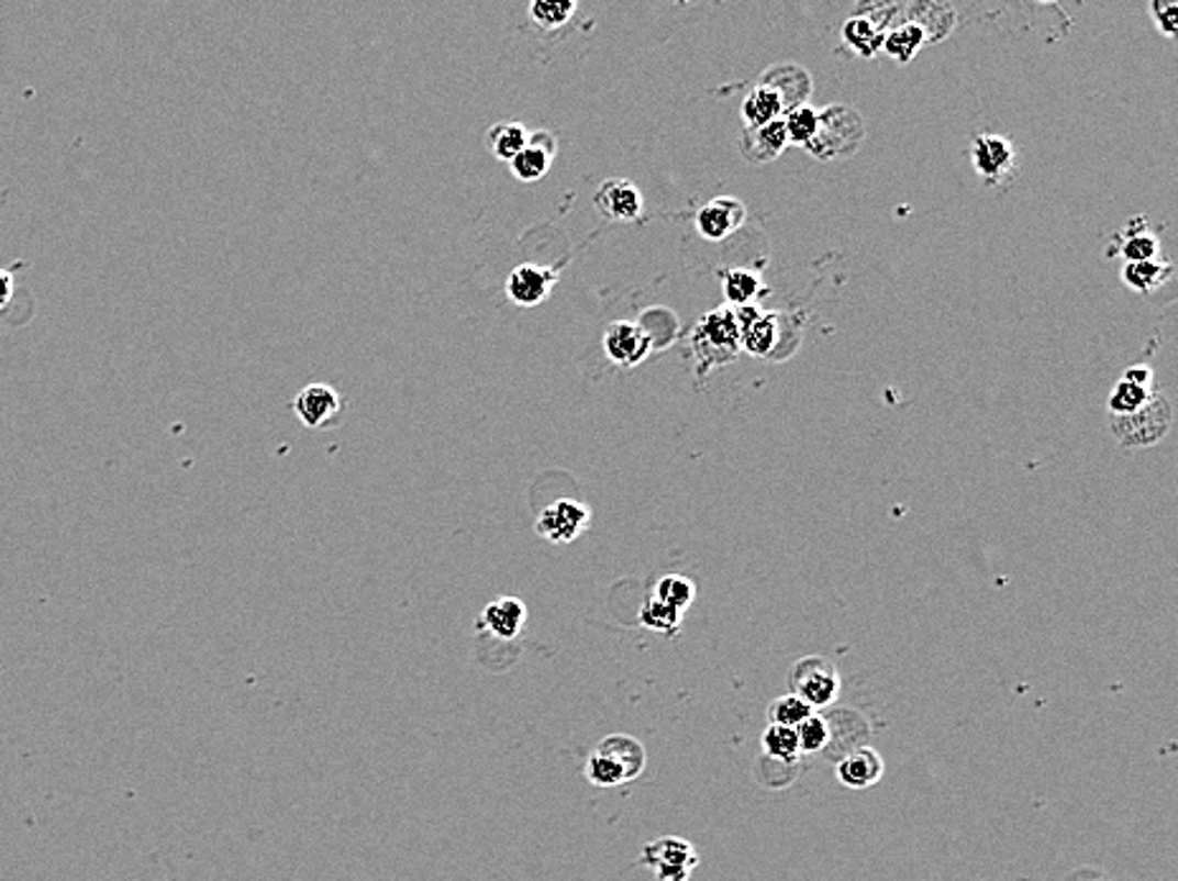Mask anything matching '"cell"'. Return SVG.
<instances>
[{"instance_id": "15", "label": "cell", "mask_w": 1178, "mask_h": 881, "mask_svg": "<svg viewBox=\"0 0 1178 881\" xmlns=\"http://www.w3.org/2000/svg\"><path fill=\"white\" fill-rule=\"evenodd\" d=\"M529 610L519 598H498L482 607L480 625H486L498 640H513L526 625Z\"/></svg>"}, {"instance_id": "16", "label": "cell", "mask_w": 1178, "mask_h": 881, "mask_svg": "<svg viewBox=\"0 0 1178 881\" xmlns=\"http://www.w3.org/2000/svg\"><path fill=\"white\" fill-rule=\"evenodd\" d=\"M788 145L790 143L782 120L767 122V125L755 130H744L742 135V155L749 163H770L788 148Z\"/></svg>"}, {"instance_id": "31", "label": "cell", "mask_w": 1178, "mask_h": 881, "mask_svg": "<svg viewBox=\"0 0 1178 881\" xmlns=\"http://www.w3.org/2000/svg\"><path fill=\"white\" fill-rule=\"evenodd\" d=\"M577 11V3H559V0H534L529 5V15L536 26L546 31L562 29Z\"/></svg>"}, {"instance_id": "30", "label": "cell", "mask_w": 1178, "mask_h": 881, "mask_svg": "<svg viewBox=\"0 0 1178 881\" xmlns=\"http://www.w3.org/2000/svg\"><path fill=\"white\" fill-rule=\"evenodd\" d=\"M681 620H684V613L663 605V602H658L656 598L645 600L641 607V625L648 627V631L653 633H663V635L676 633L678 625H681Z\"/></svg>"}, {"instance_id": "5", "label": "cell", "mask_w": 1178, "mask_h": 881, "mask_svg": "<svg viewBox=\"0 0 1178 881\" xmlns=\"http://www.w3.org/2000/svg\"><path fill=\"white\" fill-rule=\"evenodd\" d=\"M589 521H592L589 505L575 499H559L542 509L534 528L549 544H571L587 532Z\"/></svg>"}, {"instance_id": "29", "label": "cell", "mask_w": 1178, "mask_h": 881, "mask_svg": "<svg viewBox=\"0 0 1178 881\" xmlns=\"http://www.w3.org/2000/svg\"><path fill=\"white\" fill-rule=\"evenodd\" d=\"M782 122H785V133H788V143L800 145V148H805V145L813 141L818 133V112L813 108H808V104L785 112Z\"/></svg>"}, {"instance_id": "13", "label": "cell", "mask_w": 1178, "mask_h": 881, "mask_svg": "<svg viewBox=\"0 0 1178 881\" xmlns=\"http://www.w3.org/2000/svg\"><path fill=\"white\" fill-rule=\"evenodd\" d=\"M747 219V209L742 201L736 199H714L699 211L697 216V230L703 239L722 242L726 236L734 234Z\"/></svg>"}, {"instance_id": "7", "label": "cell", "mask_w": 1178, "mask_h": 881, "mask_svg": "<svg viewBox=\"0 0 1178 881\" xmlns=\"http://www.w3.org/2000/svg\"><path fill=\"white\" fill-rule=\"evenodd\" d=\"M559 272L538 263H523L505 280V298L519 308H536L554 292Z\"/></svg>"}, {"instance_id": "19", "label": "cell", "mask_w": 1178, "mask_h": 881, "mask_svg": "<svg viewBox=\"0 0 1178 881\" xmlns=\"http://www.w3.org/2000/svg\"><path fill=\"white\" fill-rule=\"evenodd\" d=\"M529 137H531L529 127H523L521 122L503 120V122H496V125L488 130L486 143H488V150L493 153L498 160L511 163L515 155L526 148Z\"/></svg>"}, {"instance_id": "10", "label": "cell", "mask_w": 1178, "mask_h": 881, "mask_svg": "<svg viewBox=\"0 0 1178 881\" xmlns=\"http://www.w3.org/2000/svg\"><path fill=\"white\" fill-rule=\"evenodd\" d=\"M594 209L610 222H633L643 214V193L635 183L610 178L594 193Z\"/></svg>"}, {"instance_id": "24", "label": "cell", "mask_w": 1178, "mask_h": 881, "mask_svg": "<svg viewBox=\"0 0 1178 881\" xmlns=\"http://www.w3.org/2000/svg\"><path fill=\"white\" fill-rule=\"evenodd\" d=\"M653 598L663 602V605L678 610V613H686V607L697 598V584L684 575H666L658 579Z\"/></svg>"}, {"instance_id": "26", "label": "cell", "mask_w": 1178, "mask_h": 881, "mask_svg": "<svg viewBox=\"0 0 1178 881\" xmlns=\"http://www.w3.org/2000/svg\"><path fill=\"white\" fill-rule=\"evenodd\" d=\"M722 288L730 308H744L755 305L759 290H763V282H759L757 275L747 272V269H732V272L724 275Z\"/></svg>"}, {"instance_id": "28", "label": "cell", "mask_w": 1178, "mask_h": 881, "mask_svg": "<svg viewBox=\"0 0 1178 881\" xmlns=\"http://www.w3.org/2000/svg\"><path fill=\"white\" fill-rule=\"evenodd\" d=\"M1153 394L1151 389L1145 387H1138V383H1131V381H1118L1115 389H1112V394L1108 399V406H1110V417H1125V414H1133L1138 412L1141 406L1148 402V397Z\"/></svg>"}, {"instance_id": "12", "label": "cell", "mask_w": 1178, "mask_h": 881, "mask_svg": "<svg viewBox=\"0 0 1178 881\" xmlns=\"http://www.w3.org/2000/svg\"><path fill=\"white\" fill-rule=\"evenodd\" d=\"M554 155H556L554 135L546 133V130H536V133H531L526 148H523L509 163V168L521 183H536L552 170Z\"/></svg>"}, {"instance_id": "8", "label": "cell", "mask_w": 1178, "mask_h": 881, "mask_svg": "<svg viewBox=\"0 0 1178 881\" xmlns=\"http://www.w3.org/2000/svg\"><path fill=\"white\" fill-rule=\"evenodd\" d=\"M602 346L612 364L637 366L641 361H645V356L651 354L653 341H651V333L645 331L641 323L618 321L604 331Z\"/></svg>"}, {"instance_id": "32", "label": "cell", "mask_w": 1178, "mask_h": 881, "mask_svg": "<svg viewBox=\"0 0 1178 881\" xmlns=\"http://www.w3.org/2000/svg\"><path fill=\"white\" fill-rule=\"evenodd\" d=\"M800 755H815L831 741V727L821 714H810L803 724L796 727Z\"/></svg>"}, {"instance_id": "37", "label": "cell", "mask_w": 1178, "mask_h": 881, "mask_svg": "<svg viewBox=\"0 0 1178 881\" xmlns=\"http://www.w3.org/2000/svg\"><path fill=\"white\" fill-rule=\"evenodd\" d=\"M1123 379H1125V381H1131V383H1138V387L1151 389L1153 371H1151V366H1143V364H1141V366H1133V369H1127Z\"/></svg>"}, {"instance_id": "3", "label": "cell", "mask_w": 1178, "mask_h": 881, "mask_svg": "<svg viewBox=\"0 0 1178 881\" xmlns=\"http://www.w3.org/2000/svg\"><path fill=\"white\" fill-rule=\"evenodd\" d=\"M641 863L651 869L658 881H689L699 867V854L693 844L681 836H660L643 846Z\"/></svg>"}, {"instance_id": "14", "label": "cell", "mask_w": 1178, "mask_h": 881, "mask_svg": "<svg viewBox=\"0 0 1178 881\" xmlns=\"http://www.w3.org/2000/svg\"><path fill=\"white\" fill-rule=\"evenodd\" d=\"M884 774V760L877 749L858 747L851 749L836 765V778L848 790H869L877 785Z\"/></svg>"}, {"instance_id": "18", "label": "cell", "mask_w": 1178, "mask_h": 881, "mask_svg": "<svg viewBox=\"0 0 1178 881\" xmlns=\"http://www.w3.org/2000/svg\"><path fill=\"white\" fill-rule=\"evenodd\" d=\"M782 115H785L782 97L777 94L773 87L759 85V87L752 89L747 97H744L742 118H744V125H747V130H755V127L767 125V122L782 120Z\"/></svg>"}, {"instance_id": "36", "label": "cell", "mask_w": 1178, "mask_h": 881, "mask_svg": "<svg viewBox=\"0 0 1178 881\" xmlns=\"http://www.w3.org/2000/svg\"><path fill=\"white\" fill-rule=\"evenodd\" d=\"M13 295H15V277L13 272H8V269L0 267V313L11 305Z\"/></svg>"}, {"instance_id": "35", "label": "cell", "mask_w": 1178, "mask_h": 881, "mask_svg": "<svg viewBox=\"0 0 1178 881\" xmlns=\"http://www.w3.org/2000/svg\"><path fill=\"white\" fill-rule=\"evenodd\" d=\"M1151 13L1153 19H1156V26L1164 36H1176L1178 34V3H1174V0H1156V3H1151Z\"/></svg>"}, {"instance_id": "6", "label": "cell", "mask_w": 1178, "mask_h": 881, "mask_svg": "<svg viewBox=\"0 0 1178 881\" xmlns=\"http://www.w3.org/2000/svg\"><path fill=\"white\" fill-rule=\"evenodd\" d=\"M343 397L329 383H308L292 399V412L308 430H331L341 420Z\"/></svg>"}, {"instance_id": "21", "label": "cell", "mask_w": 1178, "mask_h": 881, "mask_svg": "<svg viewBox=\"0 0 1178 881\" xmlns=\"http://www.w3.org/2000/svg\"><path fill=\"white\" fill-rule=\"evenodd\" d=\"M922 46H924V34L910 21L899 23L897 29H891L889 34H884V44H881L884 52H887L891 59L899 64H910L914 56L920 54Z\"/></svg>"}, {"instance_id": "27", "label": "cell", "mask_w": 1178, "mask_h": 881, "mask_svg": "<svg viewBox=\"0 0 1178 881\" xmlns=\"http://www.w3.org/2000/svg\"><path fill=\"white\" fill-rule=\"evenodd\" d=\"M810 714H813V709H810L803 699L796 696V693H785V696L775 699L770 709H767V720H770V724L788 729H796Z\"/></svg>"}, {"instance_id": "34", "label": "cell", "mask_w": 1178, "mask_h": 881, "mask_svg": "<svg viewBox=\"0 0 1178 881\" xmlns=\"http://www.w3.org/2000/svg\"><path fill=\"white\" fill-rule=\"evenodd\" d=\"M1158 252H1160L1158 239L1153 234H1145V232L1127 236L1125 244H1123L1125 263H1153V259L1158 257Z\"/></svg>"}, {"instance_id": "25", "label": "cell", "mask_w": 1178, "mask_h": 881, "mask_svg": "<svg viewBox=\"0 0 1178 881\" xmlns=\"http://www.w3.org/2000/svg\"><path fill=\"white\" fill-rule=\"evenodd\" d=\"M763 752L770 757V760H777L782 765H796L800 757L796 729L767 724V729L763 732Z\"/></svg>"}, {"instance_id": "22", "label": "cell", "mask_w": 1178, "mask_h": 881, "mask_svg": "<svg viewBox=\"0 0 1178 881\" xmlns=\"http://www.w3.org/2000/svg\"><path fill=\"white\" fill-rule=\"evenodd\" d=\"M1171 272L1174 267L1168 263H1158V259H1153V263H1127L1123 267V280L1135 292H1153L1164 288Z\"/></svg>"}, {"instance_id": "9", "label": "cell", "mask_w": 1178, "mask_h": 881, "mask_svg": "<svg viewBox=\"0 0 1178 881\" xmlns=\"http://www.w3.org/2000/svg\"><path fill=\"white\" fill-rule=\"evenodd\" d=\"M973 166L988 183H1001L1016 170V148L1001 135L983 133L973 141Z\"/></svg>"}, {"instance_id": "2", "label": "cell", "mask_w": 1178, "mask_h": 881, "mask_svg": "<svg viewBox=\"0 0 1178 881\" xmlns=\"http://www.w3.org/2000/svg\"><path fill=\"white\" fill-rule=\"evenodd\" d=\"M1171 422V402L1160 391H1153L1138 412L1125 414V417H1110V427L1123 447H1151L1168 435Z\"/></svg>"}, {"instance_id": "17", "label": "cell", "mask_w": 1178, "mask_h": 881, "mask_svg": "<svg viewBox=\"0 0 1178 881\" xmlns=\"http://www.w3.org/2000/svg\"><path fill=\"white\" fill-rule=\"evenodd\" d=\"M594 749L604 757H610V760L623 770L627 782L641 778L645 762H648L645 747L635 737H630V734H610V737H604Z\"/></svg>"}, {"instance_id": "1", "label": "cell", "mask_w": 1178, "mask_h": 881, "mask_svg": "<svg viewBox=\"0 0 1178 881\" xmlns=\"http://www.w3.org/2000/svg\"><path fill=\"white\" fill-rule=\"evenodd\" d=\"M864 143V122L856 110L846 104H833L818 112V133L805 145L818 160H838L854 155Z\"/></svg>"}, {"instance_id": "20", "label": "cell", "mask_w": 1178, "mask_h": 881, "mask_svg": "<svg viewBox=\"0 0 1178 881\" xmlns=\"http://www.w3.org/2000/svg\"><path fill=\"white\" fill-rule=\"evenodd\" d=\"M777 344V315L759 313L740 328V348L752 356H767Z\"/></svg>"}, {"instance_id": "33", "label": "cell", "mask_w": 1178, "mask_h": 881, "mask_svg": "<svg viewBox=\"0 0 1178 881\" xmlns=\"http://www.w3.org/2000/svg\"><path fill=\"white\" fill-rule=\"evenodd\" d=\"M585 774L587 780L592 782V785L597 788H618V785H625V774L620 767L610 760V757H604L602 752H594L589 755L587 760V767H585Z\"/></svg>"}, {"instance_id": "11", "label": "cell", "mask_w": 1178, "mask_h": 881, "mask_svg": "<svg viewBox=\"0 0 1178 881\" xmlns=\"http://www.w3.org/2000/svg\"><path fill=\"white\" fill-rule=\"evenodd\" d=\"M699 341L711 350V364L724 361L740 350V323L732 308H719L701 321Z\"/></svg>"}, {"instance_id": "4", "label": "cell", "mask_w": 1178, "mask_h": 881, "mask_svg": "<svg viewBox=\"0 0 1178 881\" xmlns=\"http://www.w3.org/2000/svg\"><path fill=\"white\" fill-rule=\"evenodd\" d=\"M790 693L805 701L810 709L831 706L838 699L841 679L838 671L825 658L810 656L798 660L790 673Z\"/></svg>"}, {"instance_id": "23", "label": "cell", "mask_w": 1178, "mask_h": 881, "mask_svg": "<svg viewBox=\"0 0 1178 881\" xmlns=\"http://www.w3.org/2000/svg\"><path fill=\"white\" fill-rule=\"evenodd\" d=\"M844 41L858 56L871 59V56H877L881 52L884 31L874 26L866 15H854V19H848L844 26Z\"/></svg>"}]
</instances>
